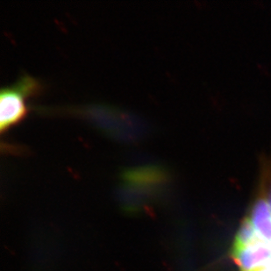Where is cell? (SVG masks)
<instances>
[{"instance_id":"cell-3","label":"cell","mask_w":271,"mask_h":271,"mask_svg":"<svg viewBox=\"0 0 271 271\" xmlns=\"http://www.w3.org/2000/svg\"><path fill=\"white\" fill-rule=\"evenodd\" d=\"M232 256L241 271H257L271 263V243L258 240L247 247L232 248Z\"/></svg>"},{"instance_id":"cell-7","label":"cell","mask_w":271,"mask_h":271,"mask_svg":"<svg viewBox=\"0 0 271 271\" xmlns=\"http://www.w3.org/2000/svg\"><path fill=\"white\" fill-rule=\"evenodd\" d=\"M266 199H267V200H268V203H269V206H270V209H271V181H270V183H269V189H268V192H267Z\"/></svg>"},{"instance_id":"cell-6","label":"cell","mask_w":271,"mask_h":271,"mask_svg":"<svg viewBox=\"0 0 271 271\" xmlns=\"http://www.w3.org/2000/svg\"><path fill=\"white\" fill-rule=\"evenodd\" d=\"M258 240L260 239L257 235L256 231L254 227L250 218L247 217L244 218L241 224V227L239 228L237 234L235 236L232 248H241V247H247Z\"/></svg>"},{"instance_id":"cell-2","label":"cell","mask_w":271,"mask_h":271,"mask_svg":"<svg viewBox=\"0 0 271 271\" xmlns=\"http://www.w3.org/2000/svg\"><path fill=\"white\" fill-rule=\"evenodd\" d=\"M41 91V84L29 75H24L12 86L1 90L0 94V130L5 133L18 124L27 114L25 100Z\"/></svg>"},{"instance_id":"cell-1","label":"cell","mask_w":271,"mask_h":271,"mask_svg":"<svg viewBox=\"0 0 271 271\" xmlns=\"http://www.w3.org/2000/svg\"><path fill=\"white\" fill-rule=\"evenodd\" d=\"M83 117L113 138L124 141L140 139L144 126L133 114L106 105H91L82 108L79 112Z\"/></svg>"},{"instance_id":"cell-5","label":"cell","mask_w":271,"mask_h":271,"mask_svg":"<svg viewBox=\"0 0 271 271\" xmlns=\"http://www.w3.org/2000/svg\"><path fill=\"white\" fill-rule=\"evenodd\" d=\"M250 218L261 241L271 243V209L266 197L260 196L252 205Z\"/></svg>"},{"instance_id":"cell-4","label":"cell","mask_w":271,"mask_h":271,"mask_svg":"<svg viewBox=\"0 0 271 271\" xmlns=\"http://www.w3.org/2000/svg\"><path fill=\"white\" fill-rule=\"evenodd\" d=\"M121 177L126 185L144 191L154 189L155 186L163 184L168 179L165 170L158 166L128 169L122 173Z\"/></svg>"}]
</instances>
